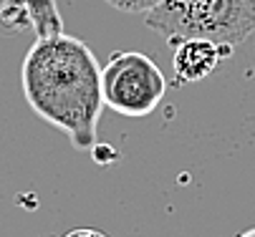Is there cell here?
<instances>
[{"label":"cell","mask_w":255,"mask_h":237,"mask_svg":"<svg viewBox=\"0 0 255 237\" xmlns=\"http://www.w3.org/2000/svg\"><path fill=\"white\" fill-rule=\"evenodd\" d=\"M33 30L35 38H51L63 33V18L56 0H3L0 3V33L15 36Z\"/></svg>","instance_id":"277c9868"},{"label":"cell","mask_w":255,"mask_h":237,"mask_svg":"<svg viewBox=\"0 0 255 237\" xmlns=\"http://www.w3.org/2000/svg\"><path fill=\"white\" fill-rule=\"evenodd\" d=\"M174 76L179 83H195L202 81L207 76H212L220 63L225 58L233 56L235 46H225V43H215L207 38H187L174 43Z\"/></svg>","instance_id":"5b68a950"},{"label":"cell","mask_w":255,"mask_h":237,"mask_svg":"<svg viewBox=\"0 0 255 237\" xmlns=\"http://www.w3.org/2000/svg\"><path fill=\"white\" fill-rule=\"evenodd\" d=\"M112 8L124 10V13H149L159 0H104Z\"/></svg>","instance_id":"8992f818"},{"label":"cell","mask_w":255,"mask_h":237,"mask_svg":"<svg viewBox=\"0 0 255 237\" xmlns=\"http://www.w3.org/2000/svg\"><path fill=\"white\" fill-rule=\"evenodd\" d=\"M147 25L169 43L207 38L240 46L255 30V0H159Z\"/></svg>","instance_id":"7a4b0ae2"},{"label":"cell","mask_w":255,"mask_h":237,"mask_svg":"<svg viewBox=\"0 0 255 237\" xmlns=\"http://www.w3.org/2000/svg\"><path fill=\"white\" fill-rule=\"evenodd\" d=\"M104 106L122 116H149L167 93V79L154 58L139 51H117L101 66Z\"/></svg>","instance_id":"3957f363"},{"label":"cell","mask_w":255,"mask_h":237,"mask_svg":"<svg viewBox=\"0 0 255 237\" xmlns=\"http://www.w3.org/2000/svg\"><path fill=\"white\" fill-rule=\"evenodd\" d=\"M20 86L28 106L56 126L79 152H91L104 111L101 66L76 36L35 38L20 66Z\"/></svg>","instance_id":"6da1fadb"},{"label":"cell","mask_w":255,"mask_h":237,"mask_svg":"<svg viewBox=\"0 0 255 237\" xmlns=\"http://www.w3.org/2000/svg\"><path fill=\"white\" fill-rule=\"evenodd\" d=\"M238 237H255V227H250V230H245V232H240Z\"/></svg>","instance_id":"ba28073f"},{"label":"cell","mask_w":255,"mask_h":237,"mask_svg":"<svg viewBox=\"0 0 255 237\" xmlns=\"http://www.w3.org/2000/svg\"><path fill=\"white\" fill-rule=\"evenodd\" d=\"M66 237H109V235L101 230H94V227H79V230H71Z\"/></svg>","instance_id":"52a82bcc"}]
</instances>
